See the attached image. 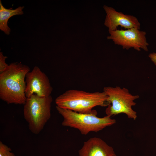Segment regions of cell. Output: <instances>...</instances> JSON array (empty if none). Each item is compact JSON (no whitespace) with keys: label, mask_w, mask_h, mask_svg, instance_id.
Listing matches in <instances>:
<instances>
[{"label":"cell","mask_w":156,"mask_h":156,"mask_svg":"<svg viewBox=\"0 0 156 156\" xmlns=\"http://www.w3.org/2000/svg\"><path fill=\"white\" fill-rule=\"evenodd\" d=\"M11 148L0 141V156H15Z\"/></svg>","instance_id":"cell-11"},{"label":"cell","mask_w":156,"mask_h":156,"mask_svg":"<svg viewBox=\"0 0 156 156\" xmlns=\"http://www.w3.org/2000/svg\"><path fill=\"white\" fill-rule=\"evenodd\" d=\"M52 101L51 95L40 97L33 94L27 98L23 115L29 130L33 133L38 134L50 119Z\"/></svg>","instance_id":"cell-4"},{"label":"cell","mask_w":156,"mask_h":156,"mask_svg":"<svg viewBox=\"0 0 156 156\" xmlns=\"http://www.w3.org/2000/svg\"><path fill=\"white\" fill-rule=\"evenodd\" d=\"M103 92L107 96V101L109 104L105 110L107 115L111 116L124 113L128 118L136 119L137 112L132 107L136 104L134 101L139 98L138 95H132L127 89L118 86L105 87Z\"/></svg>","instance_id":"cell-5"},{"label":"cell","mask_w":156,"mask_h":156,"mask_svg":"<svg viewBox=\"0 0 156 156\" xmlns=\"http://www.w3.org/2000/svg\"><path fill=\"white\" fill-rule=\"evenodd\" d=\"M109 32L110 35L107 37V39L112 40L115 44L122 46L123 49L128 50L133 48L138 51L141 49L146 51L148 50L149 44L147 42L145 31L132 28L125 30L117 29Z\"/></svg>","instance_id":"cell-6"},{"label":"cell","mask_w":156,"mask_h":156,"mask_svg":"<svg viewBox=\"0 0 156 156\" xmlns=\"http://www.w3.org/2000/svg\"><path fill=\"white\" fill-rule=\"evenodd\" d=\"M24 6H19L15 9L12 8L7 9L3 5L0 0V29L5 34L9 35L11 32V29L8 25L9 19L16 15H22L24 14L23 10Z\"/></svg>","instance_id":"cell-10"},{"label":"cell","mask_w":156,"mask_h":156,"mask_svg":"<svg viewBox=\"0 0 156 156\" xmlns=\"http://www.w3.org/2000/svg\"><path fill=\"white\" fill-rule=\"evenodd\" d=\"M112 156H117L116 155L115 153L114 154H113Z\"/></svg>","instance_id":"cell-14"},{"label":"cell","mask_w":156,"mask_h":156,"mask_svg":"<svg viewBox=\"0 0 156 156\" xmlns=\"http://www.w3.org/2000/svg\"><path fill=\"white\" fill-rule=\"evenodd\" d=\"M25 94L27 98L33 94L40 97L51 95L53 90L49 79L46 74L35 66L26 76Z\"/></svg>","instance_id":"cell-7"},{"label":"cell","mask_w":156,"mask_h":156,"mask_svg":"<svg viewBox=\"0 0 156 156\" xmlns=\"http://www.w3.org/2000/svg\"><path fill=\"white\" fill-rule=\"evenodd\" d=\"M30 68L19 62L11 63L7 69L0 74V98L8 104H24L25 78Z\"/></svg>","instance_id":"cell-1"},{"label":"cell","mask_w":156,"mask_h":156,"mask_svg":"<svg viewBox=\"0 0 156 156\" xmlns=\"http://www.w3.org/2000/svg\"><path fill=\"white\" fill-rule=\"evenodd\" d=\"M103 8L106 13L104 24L108 28V31L117 29L118 26L125 29L135 28L140 29V24L135 17L117 12L106 5H104Z\"/></svg>","instance_id":"cell-8"},{"label":"cell","mask_w":156,"mask_h":156,"mask_svg":"<svg viewBox=\"0 0 156 156\" xmlns=\"http://www.w3.org/2000/svg\"><path fill=\"white\" fill-rule=\"evenodd\" d=\"M148 57L156 66V53L153 52L150 53L148 55Z\"/></svg>","instance_id":"cell-13"},{"label":"cell","mask_w":156,"mask_h":156,"mask_svg":"<svg viewBox=\"0 0 156 156\" xmlns=\"http://www.w3.org/2000/svg\"><path fill=\"white\" fill-rule=\"evenodd\" d=\"M7 57L4 56L2 52H0V74L4 72L9 65L7 64L5 60Z\"/></svg>","instance_id":"cell-12"},{"label":"cell","mask_w":156,"mask_h":156,"mask_svg":"<svg viewBox=\"0 0 156 156\" xmlns=\"http://www.w3.org/2000/svg\"><path fill=\"white\" fill-rule=\"evenodd\" d=\"M56 108L63 117L62 125L78 129L82 135L91 131L98 132L116 122V120L111 119L109 116L97 117V111L93 109L89 113H81L57 106Z\"/></svg>","instance_id":"cell-3"},{"label":"cell","mask_w":156,"mask_h":156,"mask_svg":"<svg viewBox=\"0 0 156 156\" xmlns=\"http://www.w3.org/2000/svg\"><path fill=\"white\" fill-rule=\"evenodd\" d=\"M107 96L104 92H90L70 89L59 95L55 100L57 106L81 113H89L97 106L105 107L109 104Z\"/></svg>","instance_id":"cell-2"},{"label":"cell","mask_w":156,"mask_h":156,"mask_svg":"<svg viewBox=\"0 0 156 156\" xmlns=\"http://www.w3.org/2000/svg\"><path fill=\"white\" fill-rule=\"evenodd\" d=\"M79 156H112L113 148L100 138L93 137L85 142L79 151Z\"/></svg>","instance_id":"cell-9"}]
</instances>
